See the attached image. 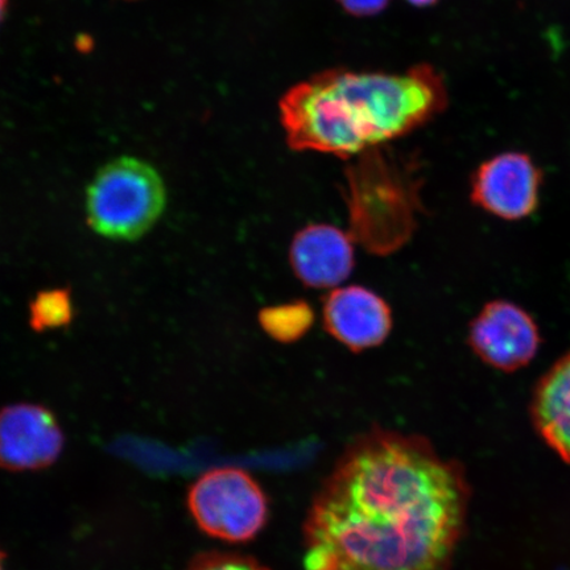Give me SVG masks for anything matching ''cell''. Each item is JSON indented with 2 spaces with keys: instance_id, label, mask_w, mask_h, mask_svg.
<instances>
[{
  "instance_id": "cell-16",
  "label": "cell",
  "mask_w": 570,
  "mask_h": 570,
  "mask_svg": "<svg viewBox=\"0 0 570 570\" xmlns=\"http://www.w3.org/2000/svg\"><path fill=\"white\" fill-rule=\"evenodd\" d=\"M409 2L419 7H424L433 4L434 2H438V0H409Z\"/></svg>"
},
{
  "instance_id": "cell-7",
  "label": "cell",
  "mask_w": 570,
  "mask_h": 570,
  "mask_svg": "<svg viewBox=\"0 0 570 570\" xmlns=\"http://www.w3.org/2000/svg\"><path fill=\"white\" fill-rule=\"evenodd\" d=\"M63 432L51 410L18 403L0 411V469L38 472L59 460Z\"/></svg>"
},
{
  "instance_id": "cell-1",
  "label": "cell",
  "mask_w": 570,
  "mask_h": 570,
  "mask_svg": "<svg viewBox=\"0 0 570 570\" xmlns=\"http://www.w3.org/2000/svg\"><path fill=\"white\" fill-rule=\"evenodd\" d=\"M463 469L430 441L374 428L352 441L304 524L305 570H449L465 533Z\"/></svg>"
},
{
  "instance_id": "cell-17",
  "label": "cell",
  "mask_w": 570,
  "mask_h": 570,
  "mask_svg": "<svg viewBox=\"0 0 570 570\" xmlns=\"http://www.w3.org/2000/svg\"><path fill=\"white\" fill-rule=\"evenodd\" d=\"M7 9V0H0V20L3 19Z\"/></svg>"
},
{
  "instance_id": "cell-15",
  "label": "cell",
  "mask_w": 570,
  "mask_h": 570,
  "mask_svg": "<svg viewBox=\"0 0 570 570\" xmlns=\"http://www.w3.org/2000/svg\"><path fill=\"white\" fill-rule=\"evenodd\" d=\"M344 9L355 17H372L386 9L390 0H337Z\"/></svg>"
},
{
  "instance_id": "cell-14",
  "label": "cell",
  "mask_w": 570,
  "mask_h": 570,
  "mask_svg": "<svg viewBox=\"0 0 570 570\" xmlns=\"http://www.w3.org/2000/svg\"><path fill=\"white\" fill-rule=\"evenodd\" d=\"M185 570H269L249 556L232 552L198 554Z\"/></svg>"
},
{
  "instance_id": "cell-5",
  "label": "cell",
  "mask_w": 570,
  "mask_h": 570,
  "mask_svg": "<svg viewBox=\"0 0 570 570\" xmlns=\"http://www.w3.org/2000/svg\"><path fill=\"white\" fill-rule=\"evenodd\" d=\"M187 503L198 529L226 543H247L258 537L268 520L265 491L239 468H217L198 476Z\"/></svg>"
},
{
  "instance_id": "cell-8",
  "label": "cell",
  "mask_w": 570,
  "mask_h": 570,
  "mask_svg": "<svg viewBox=\"0 0 570 570\" xmlns=\"http://www.w3.org/2000/svg\"><path fill=\"white\" fill-rule=\"evenodd\" d=\"M541 180V170L529 155L499 154L475 170L472 199L499 218L523 219L538 208Z\"/></svg>"
},
{
  "instance_id": "cell-6",
  "label": "cell",
  "mask_w": 570,
  "mask_h": 570,
  "mask_svg": "<svg viewBox=\"0 0 570 570\" xmlns=\"http://www.w3.org/2000/svg\"><path fill=\"white\" fill-rule=\"evenodd\" d=\"M469 345L489 366L511 373L534 358L540 334L537 323L523 308L495 301L484 305L470 324Z\"/></svg>"
},
{
  "instance_id": "cell-12",
  "label": "cell",
  "mask_w": 570,
  "mask_h": 570,
  "mask_svg": "<svg viewBox=\"0 0 570 570\" xmlns=\"http://www.w3.org/2000/svg\"><path fill=\"white\" fill-rule=\"evenodd\" d=\"M261 324L271 337L282 342H292L304 336L309 330L313 313L305 303L277 305L263 309Z\"/></svg>"
},
{
  "instance_id": "cell-11",
  "label": "cell",
  "mask_w": 570,
  "mask_h": 570,
  "mask_svg": "<svg viewBox=\"0 0 570 570\" xmlns=\"http://www.w3.org/2000/svg\"><path fill=\"white\" fill-rule=\"evenodd\" d=\"M531 415L540 436L570 463V352L539 381Z\"/></svg>"
},
{
  "instance_id": "cell-4",
  "label": "cell",
  "mask_w": 570,
  "mask_h": 570,
  "mask_svg": "<svg viewBox=\"0 0 570 570\" xmlns=\"http://www.w3.org/2000/svg\"><path fill=\"white\" fill-rule=\"evenodd\" d=\"M167 188L151 164L124 156L98 169L87 190L91 229L112 240H137L166 210Z\"/></svg>"
},
{
  "instance_id": "cell-9",
  "label": "cell",
  "mask_w": 570,
  "mask_h": 570,
  "mask_svg": "<svg viewBox=\"0 0 570 570\" xmlns=\"http://www.w3.org/2000/svg\"><path fill=\"white\" fill-rule=\"evenodd\" d=\"M323 318L327 333L356 353L380 346L392 330L389 304L362 285L332 291L324 302Z\"/></svg>"
},
{
  "instance_id": "cell-13",
  "label": "cell",
  "mask_w": 570,
  "mask_h": 570,
  "mask_svg": "<svg viewBox=\"0 0 570 570\" xmlns=\"http://www.w3.org/2000/svg\"><path fill=\"white\" fill-rule=\"evenodd\" d=\"M75 317V304L69 291H42L30 305V323L36 332L60 330Z\"/></svg>"
},
{
  "instance_id": "cell-18",
  "label": "cell",
  "mask_w": 570,
  "mask_h": 570,
  "mask_svg": "<svg viewBox=\"0 0 570 570\" xmlns=\"http://www.w3.org/2000/svg\"><path fill=\"white\" fill-rule=\"evenodd\" d=\"M0 570H7L6 569V554L2 550H0Z\"/></svg>"
},
{
  "instance_id": "cell-3",
  "label": "cell",
  "mask_w": 570,
  "mask_h": 570,
  "mask_svg": "<svg viewBox=\"0 0 570 570\" xmlns=\"http://www.w3.org/2000/svg\"><path fill=\"white\" fill-rule=\"evenodd\" d=\"M423 177L415 161L387 146L368 149L345 169L348 234L374 255L407 245L423 213Z\"/></svg>"
},
{
  "instance_id": "cell-2",
  "label": "cell",
  "mask_w": 570,
  "mask_h": 570,
  "mask_svg": "<svg viewBox=\"0 0 570 570\" xmlns=\"http://www.w3.org/2000/svg\"><path fill=\"white\" fill-rule=\"evenodd\" d=\"M448 106L428 63L404 73L332 69L295 85L279 104L288 146L353 159L430 124Z\"/></svg>"
},
{
  "instance_id": "cell-10",
  "label": "cell",
  "mask_w": 570,
  "mask_h": 570,
  "mask_svg": "<svg viewBox=\"0 0 570 570\" xmlns=\"http://www.w3.org/2000/svg\"><path fill=\"white\" fill-rule=\"evenodd\" d=\"M289 262L297 279L306 287H337L354 268L353 238L336 226H305L292 240Z\"/></svg>"
}]
</instances>
